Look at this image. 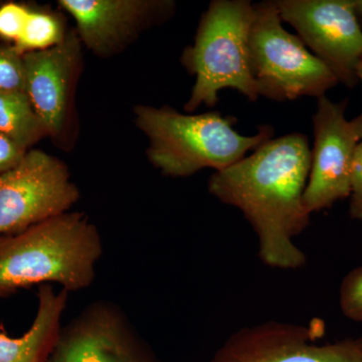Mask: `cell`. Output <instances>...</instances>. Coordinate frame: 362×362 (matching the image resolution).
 <instances>
[{
  "mask_svg": "<svg viewBox=\"0 0 362 362\" xmlns=\"http://www.w3.org/2000/svg\"><path fill=\"white\" fill-rule=\"evenodd\" d=\"M310 168L308 138L292 133L264 142L209 178V194L240 209L254 228L259 258L270 268L295 271L307 264L295 238L310 221L304 204Z\"/></svg>",
  "mask_w": 362,
  "mask_h": 362,
  "instance_id": "1",
  "label": "cell"
},
{
  "mask_svg": "<svg viewBox=\"0 0 362 362\" xmlns=\"http://www.w3.org/2000/svg\"><path fill=\"white\" fill-rule=\"evenodd\" d=\"M102 255L103 242L97 226L78 211L0 235V301L51 283L69 293L87 289L96 279Z\"/></svg>",
  "mask_w": 362,
  "mask_h": 362,
  "instance_id": "2",
  "label": "cell"
},
{
  "mask_svg": "<svg viewBox=\"0 0 362 362\" xmlns=\"http://www.w3.org/2000/svg\"><path fill=\"white\" fill-rule=\"evenodd\" d=\"M134 113L136 125L148 138L150 162L171 177H187L204 168L223 170L274 134L268 125L256 135L240 134L233 129L237 119L216 111L187 115L170 107L137 106Z\"/></svg>",
  "mask_w": 362,
  "mask_h": 362,
  "instance_id": "3",
  "label": "cell"
},
{
  "mask_svg": "<svg viewBox=\"0 0 362 362\" xmlns=\"http://www.w3.org/2000/svg\"><path fill=\"white\" fill-rule=\"evenodd\" d=\"M255 4L247 0H214L199 21L194 42L182 54L183 65L195 76L188 112L218 102L221 90L235 89L250 101L258 100L252 70L250 33Z\"/></svg>",
  "mask_w": 362,
  "mask_h": 362,
  "instance_id": "4",
  "label": "cell"
},
{
  "mask_svg": "<svg viewBox=\"0 0 362 362\" xmlns=\"http://www.w3.org/2000/svg\"><path fill=\"white\" fill-rule=\"evenodd\" d=\"M282 21L276 1L255 4L250 49L259 97L285 102L325 96L339 84L337 77Z\"/></svg>",
  "mask_w": 362,
  "mask_h": 362,
  "instance_id": "5",
  "label": "cell"
},
{
  "mask_svg": "<svg viewBox=\"0 0 362 362\" xmlns=\"http://www.w3.org/2000/svg\"><path fill=\"white\" fill-rule=\"evenodd\" d=\"M80 199L65 163L40 150L0 175V235H14L70 211Z\"/></svg>",
  "mask_w": 362,
  "mask_h": 362,
  "instance_id": "6",
  "label": "cell"
},
{
  "mask_svg": "<svg viewBox=\"0 0 362 362\" xmlns=\"http://www.w3.org/2000/svg\"><path fill=\"white\" fill-rule=\"evenodd\" d=\"M276 4L282 21L296 30L338 83L356 87L362 61V26L352 0H277Z\"/></svg>",
  "mask_w": 362,
  "mask_h": 362,
  "instance_id": "7",
  "label": "cell"
},
{
  "mask_svg": "<svg viewBox=\"0 0 362 362\" xmlns=\"http://www.w3.org/2000/svg\"><path fill=\"white\" fill-rule=\"evenodd\" d=\"M322 324L267 321L240 328L209 362H362V338L319 344Z\"/></svg>",
  "mask_w": 362,
  "mask_h": 362,
  "instance_id": "8",
  "label": "cell"
},
{
  "mask_svg": "<svg viewBox=\"0 0 362 362\" xmlns=\"http://www.w3.org/2000/svg\"><path fill=\"white\" fill-rule=\"evenodd\" d=\"M47 362H160L120 306L98 300L62 326Z\"/></svg>",
  "mask_w": 362,
  "mask_h": 362,
  "instance_id": "9",
  "label": "cell"
},
{
  "mask_svg": "<svg viewBox=\"0 0 362 362\" xmlns=\"http://www.w3.org/2000/svg\"><path fill=\"white\" fill-rule=\"evenodd\" d=\"M349 100L333 102L318 98L313 116L314 147L304 192L308 213H318L350 195L352 161L359 140L345 117Z\"/></svg>",
  "mask_w": 362,
  "mask_h": 362,
  "instance_id": "10",
  "label": "cell"
},
{
  "mask_svg": "<svg viewBox=\"0 0 362 362\" xmlns=\"http://www.w3.org/2000/svg\"><path fill=\"white\" fill-rule=\"evenodd\" d=\"M82 42L76 30L45 51L23 54L25 94L47 133L66 140L73 123L74 95L82 69Z\"/></svg>",
  "mask_w": 362,
  "mask_h": 362,
  "instance_id": "11",
  "label": "cell"
},
{
  "mask_svg": "<svg viewBox=\"0 0 362 362\" xmlns=\"http://www.w3.org/2000/svg\"><path fill=\"white\" fill-rule=\"evenodd\" d=\"M77 25L81 42L100 58L125 49L143 32L168 21L171 0H59Z\"/></svg>",
  "mask_w": 362,
  "mask_h": 362,
  "instance_id": "12",
  "label": "cell"
},
{
  "mask_svg": "<svg viewBox=\"0 0 362 362\" xmlns=\"http://www.w3.org/2000/svg\"><path fill=\"white\" fill-rule=\"evenodd\" d=\"M37 308L32 325L21 337H11L0 325V362H47L58 340L62 318L68 305L66 290L40 286Z\"/></svg>",
  "mask_w": 362,
  "mask_h": 362,
  "instance_id": "13",
  "label": "cell"
},
{
  "mask_svg": "<svg viewBox=\"0 0 362 362\" xmlns=\"http://www.w3.org/2000/svg\"><path fill=\"white\" fill-rule=\"evenodd\" d=\"M0 132L26 150L47 136L25 93L0 90Z\"/></svg>",
  "mask_w": 362,
  "mask_h": 362,
  "instance_id": "14",
  "label": "cell"
},
{
  "mask_svg": "<svg viewBox=\"0 0 362 362\" xmlns=\"http://www.w3.org/2000/svg\"><path fill=\"white\" fill-rule=\"evenodd\" d=\"M68 33L58 14L30 8L21 37L13 47L21 54L45 51L63 42Z\"/></svg>",
  "mask_w": 362,
  "mask_h": 362,
  "instance_id": "15",
  "label": "cell"
},
{
  "mask_svg": "<svg viewBox=\"0 0 362 362\" xmlns=\"http://www.w3.org/2000/svg\"><path fill=\"white\" fill-rule=\"evenodd\" d=\"M23 56L13 45H0V90L25 93Z\"/></svg>",
  "mask_w": 362,
  "mask_h": 362,
  "instance_id": "16",
  "label": "cell"
},
{
  "mask_svg": "<svg viewBox=\"0 0 362 362\" xmlns=\"http://www.w3.org/2000/svg\"><path fill=\"white\" fill-rule=\"evenodd\" d=\"M339 306L343 315L362 322V267H357L343 278L339 289Z\"/></svg>",
  "mask_w": 362,
  "mask_h": 362,
  "instance_id": "17",
  "label": "cell"
},
{
  "mask_svg": "<svg viewBox=\"0 0 362 362\" xmlns=\"http://www.w3.org/2000/svg\"><path fill=\"white\" fill-rule=\"evenodd\" d=\"M30 11V7L14 2L0 6V37L16 44L25 28Z\"/></svg>",
  "mask_w": 362,
  "mask_h": 362,
  "instance_id": "18",
  "label": "cell"
},
{
  "mask_svg": "<svg viewBox=\"0 0 362 362\" xmlns=\"http://www.w3.org/2000/svg\"><path fill=\"white\" fill-rule=\"evenodd\" d=\"M350 218L362 221V140L357 144L350 176Z\"/></svg>",
  "mask_w": 362,
  "mask_h": 362,
  "instance_id": "19",
  "label": "cell"
},
{
  "mask_svg": "<svg viewBox=\"0 0 362 362\" xmlns=\"http://www.w3.org/2000/svg\"><path fill=\"white\" fill-rule=\"evenodd\" d=\"M28 150L0 132V175L16 168Z\"/></svg>",
  "mask_w": 362,
  "mask_h": 362,
  "instance_id": "20",
  "label": "cell"
},
{
  "mask_svg": "<svg viewBox=\"0 0 362 362\" xmlns=\"http://www.w3.org/2000/svg\"><path fill=\"white\" fill-rule=\"evenodd\" d=\"M357 76H358V81L362 84V61L361 65L358 66V71H357ZM352 126H354V130H356L357 136H358L359 140H362V111L358 116L351 120Z\"/></svg>",
  "mask_w": 362,
  "mask_h": 362,
  "instance_id": "21",
  "label": "cell"
},
{
  "mask_svg": "<svg viewBox=\"0 0 362 362\" xmlns=\"http://www.w3.org/2000/svg\"><path fill=\"white\" fill-rule=\"evenodd\" d=\"M354 2V11H356L357 18L361 21L362 26V0H352Z\"/></svg>",
  "mask_w": 362,
  "mask_h": 362,
  "instance_id": "22",
  "label": "cell"
}]
</instances>
